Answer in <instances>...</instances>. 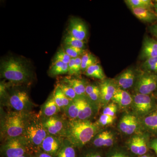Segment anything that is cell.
<instances>
[{
  "label": "cell",
  "instance_id": "6da1fadb",
  "mask_svg": "<svg viewBox=\"0 0 157 157\" xmlns=\"http://www.w3.org/2000/svg\"><path fill=\"white\" fill-rule=\"evenodd\" d=\"M1 142L9 138L23 135L33 111L20 112L1 110Z\"/></svg>",
  "mask_w": 157,
  "mask_h": 157
},
{
  "label": "cell",
  "instance_id": "7a4b0ae2",
  "mask_svg": "<svg viewBox=\"0 0 157 157\" xmlns=\"http://www.w3.org/2000/svg\"><path fill=\"white\" fill-rule=\"evenodd\" d=\"M99 127L90 120H68L64 138L76 148L80 149L98 134Z\"/></svg>",
  "mask_w": 157,
  "mask_h": 157
},
{
  "label": "cell",
  "instance_id": "3957f363",
  "mask_svg": "<svg viewBox=\"0 0 157 157\" xmlns=\"http://www.w3.org/2000/svg\"><path fill=\"white\" fill-rule=\"evenodd\" d=\"M1 76L10 82L17 85L27 83L30 79V72L19 59L10 57L2 62Z\"/></svg>",
  "mask_w": 157,
  "mask_h": 157
},
{
  "label": "cell",
  "instance_id": "277c9868",
  "mask_svg": "<svg viewBox=\"0 0 157 157\" xmlns=\"http://www.w3.org/2000/svg\"><path fill=\"white\" fill-rule=\"evenodd\" d=\"M48 135L39 113L34 112L23 135L26 140L31 154L41 150L42 142Z\"/></svg>",
  "mask_w": 157,
  "mask_h": 157
},
{
  "label": "cell",
  "instance_id": "5b68a950",
  "mask_svg": "<svg viewBox=\"0 0 157 157\" xmlns=\"http://www.w3.org/2000/svg\"><path fill=\"white\" fill-rule=\"evenodd\" d=\"M2 105L9 110L20 112L32 111L36 106L31 100L28 92L20 89L14 90L10 94H8Z\"/></svg>",
  "mask_w": 157,
  "mask_h": 157
},
{
  "label": "cell",
  "instance_id": "8992f818",
  "mask_svg": "<svg viewBox=\"0 0 157 157\" xmlns=\"http://www.w3.org/2000/svg\"><path fill=\"white\" fill-rule=\"evenodd\" d=\"M1 142L0 152L2 157H17L27 154H31L23 136L9 138Z\"/></svg>",
  "mask_w": 157,
  "mask_h": 157
},
{
  "label": "cell",
  "instance_id": "52a82bcc",
  "mask_svg": "<svg viewBox=\"0 0 157 157\" xmlns=\"http://www.w3.org/2000/svg\"><path fill=\"white\" fill-rule=\"evenodd\" d=\"M48 135L63 137L68 119L63 113H59L46 118H41Z\"/></svg>",
  "mask_w": 157,
  "mask_h": 157
},
{
  "label": "cell",
  "instance_id": "ba28073f",
  "mask_svg": "<svg viewBox=\"0 0 157 157\" xmlns=\"http://www.w3.org/2000/svg\"><path fill=\"white\" fill-rule=\"evenodd\" d=\"M132 108L137 115H147L152 110L154 103L149 95L136 94L133 98Z\"/></svg>",
  "mask_w": 157,
  "mask_h": 157
},
{
  "label": "cell",
  "instance_id": "9c48e42d",
  "mask_svg": "<svg viewBox=\"0 0 157 157\" xmlns=\"http://www.w3.org/2000/svg\"><path fill=\"white\" fill-rule=\"evenodd\" d=\"M157 87V75L145 74L140 76L135 85V90L138 94L149 95Z\"/></svg>",
  "mask_w": 157,
  "mask_h": 157
},
{
  "label": "cell",
  "instance_id": "30bf717a",
  "mask_svg": "<svg viewBox=\"0 0 157 157\" xmlns=\"http://www.w3.org/2000/svg\"><path fill=\"white\" fill-rule=\"evenodd\" d=\"M64 140L63 137L48 135L42 142L41 150L54 157H56L63 146Z\"/></svg>",
  "mask_w": 157,
  "mask_h": 157
},
{
  "label": "cell",
  "instance_id": "8fae6325",
  "mask_svg": "<svg viewBox=\"0 0 157 157\" xmlns=\"http://www.w3.org/2000/svg\"><path fill=\"white\" fill-rule=\"evenodd\" d=\"M68 32L69 35L81 41H84L87 36V29L85 25L78 18L70 20Z\"/></svg>",
  "mask_w": 157,
  "mask_h": 157
},
{
  "label": "cell",
  "instance_id": "7c38bea8",
  "mask_svg": "<svg viewBox=\"0 0 157 157\" xmlns=\"http://www.w3.org/2000/svg\"><path fill=\"white\" fill-rule=\"evenodd\" d=\"M38 113L41 118H46L62 113L55 101L53 93L42 104Z\"/></svg>",
  "mask_w": 157,
  "mask_h": 157
},
{
  "label": "cell",
  "instance_id": "4fadbf2b",
  "mask_svg": "<svg viewBox=\"0 0 157 157\" xmlns=\"http://www.w3.org/2000/svg\"><path fill=\"white\" fill-rule=\"evenodd\" d=\"M128 146L132 153L138 156L146 154L148 150L146 139L140 135H135L132 137L129 141Z\"/></svg>",
  "mask_w": 157,
  "mask_h": 157
},
{
  "label": "cell",
  "instance_id": "5bb4252c",
  "mask_svg": "<svg viewBox=\"0 0 157 157\" xmlns=\"http://www.w3.org/2000/svg\"><path fill=\"white\" fill-rule=\"evenodd\" d=\"M79 111L78 119L90 120L94 114L97 106L92 103L87 98H79Z\"/></svg>",
  "mask_w": 157,
  "mask_h": 157
},
{
  "label": "cell",
  "instance_id": "9a60e30c",
  "mask_svg": "<svg viewBox=\"0 0 157 157\" xmlns=\"http://www.w3.org/2000/svg\"><path fill=\"white\" fill-rule=\"evenodd\" d=\"M101 103L104 105L109 103L116 91V85L111 80H104L100 86Z\"/></svg>",
  "mask_w": 157,
  "mask_h": 157
},
{
  "label": "cell",
  "instance_id": "2e32d148",
  "mask_svg": "<svg viewBox=\"0 0 157 157\" xmlns=\"http://www.w3.org/2000/svg\"><path fill=\"white\" fill-rule=\"evenodd\" d=\"M137 121L135 116L128 114L124 115L120 121L119 128L124 134L132 135L137 128L138 125Z\"/></svg>",
  "mask_w": 157,
  "mask_h": 157
},
{
  "label": "cell",
  "instance_id": "e0dca14e",
  "mask_svg": "<svg viewBox=\"0 0 157 157\" xmlns=\"http://www.w3.org/2000/svg\"><path fill=\"white\" fill-rule=\"evenodd\" d=\"M155 57H157V41L145 37L143 42L140 58L146 60Z\"/></svg>",
  "mask_w": 157,
  "mask_h": 157
},
{
  "label": "cell",
  "instance_id": "ac0fdd59",
  "mask_svg": "<svg viewBox=\"0 0 157 157\" xmlns=\"http://www.w3.org/2000/svg\"><path fill=\"white\" fill-rule=\"evenodd\" d=\"M135 79V73L132 68L125 70L116 79L118 86L123 89H127L132 87Z\"/></svg>",
  "mask_w": 157,
  "mask_h": 157
},
{
  "label": "cell",
  "instance_id": "d6986e66",
  "mask_svg": "<svg viewBox=\"0 0 157 157\" xmlns=\"http://www.w3.org/2000/svg\"><path fill=\"white\" fill-rule=\"evenodd\" d=\"M93 144L97 147L112 146L114 142V137L112 133L106 131L98 133L93 138Z\"/></svg>",
  "mask_w": 157,
  "mask_h": 157
},
{
  "label": "cell",
  "instance_id": "ffe728a7",
  "mask_svg": "<svg viewBox=\"0 0 157 157\" xmlns=\"http://www.w3.org/2000/svg\"><path fill=\"white\" fill-rule=\"evenodd\" d=\"M111 100L113 102L117 104L121 107L125 108L132 104L133 98L128 92L118 89L117 90Z\"/></svg>",
  "mask_w": 157,
  "mask_h": 157
},
{
  "label": "cell",
  "instance_id": "44dd1931",
  "mask_svg": "<svg viewBox=\"0 0 157 157\" xmlns=\"http://www.w3.org/2000/svg\"><path fill=\"white\" fill-rule=\"evenodd\" d=\"M132 13L138 19L147 22L154 21L157 18L156 14L152 12L148 8H132Z\"/></svg>",
  "mask_w": 157,
  "mask_h": 157
},
{
  "label": "cell",
  "instance_id": "7402d4cb",
  "mask_svg": "<svg viewBox=\"0 0 157 157\" xmlns=\"http://www.w3.org/2000/svg\"><path fill=\"white\" fill-rule=\"evenodd\" d=\"M53 94L57 105L60 109L62 113H63L65 109L70 105L72 101L66 97L58 84L54 90Z\"/></svg>",
  "mask_w": 157,
  "mask_h": 157
},
{
  "label": "cell",
  "instance_id": "603a6c76",
  "mask_svg": "<svg viewBox=\"0 0 157 157\" xmlns=\"http://www.w3.org/2000/svg\"><path fill=\"white\" fill-rule=\"evenodd\" d=\"M63 82L73 87L78 98H85L86 85L84 81L79 78H66Z\"/></svg>",
  "mask_w": 157,
  "mask_h": 157
},
{
  "label": "cell",
  "instance_id": "cb8c5ba5",
  "mask_svg": "<svg viewBox=\"0 0 157 157\" xmlns=\"http://www.w3.org/2000/svg\"><path fill=\"white\" fill-rule=\"evenodd\" d=\"M86 94L87 99L96 106H98L101 102V93L99 86L94 84L87 85Z\"/></svg>",
  "mask_w": 157,
  "mask_h": 157
},
{
  "label": "cell",
  "instance_id": "d4e9b609",
  "mask_svg": "<svg viewBox=\"0 0 157 157\" xmlns=\"http://www.w3.org/2000/svg\"><path fill=\"white\" fill-rule=\"evenodd\" d=\"M79 111V98L71 102L63 114L69 120L78 119Z\"/></svg>",
  "mask_w": 157,
  "mask_h": 157
},
{
  "label": "cell",
  "instance_id": "484cf974",
  "mask_svg": "<svg viewBox=\"0 0 157 157\" xmlns=\"http://www.w3.org/2000/svg\"><path fill=\"white\" fill-rule=\"evenodd\" d=\"M76 148L64 138L63 144L56 157H77Z\"/></svg>",
  "mask_w": 157,
  "mask_h": 157
},
{
  "label": "cell",
  "instance_id": "4316f807",
  "mask_svg": "<svg viewBox=\"0 0 157 157\" xmlns=\"http://www.w3.org/2000/svg\"><path fill=\"white\" fill-rule=\"evenodd\" d=\"M85 75L88 77L103 80L105 79V75L102 67L100 64H95L88 68L85 71Z\"/></svg>",
  "mask_w": 157,
  "mask_h": 157
},
{
  "label": "cell",
  "instance_id": "83f0119b",
  "mask_svg": "<svg viewBox=\"0 0 157 157\" xmlns=\"http://www.w3.org/2000/svg\"><path fill=\"white\" fill-rule=\"evenodd\" d=\"M68 74V65L61 62H53L49 69L51 76H56L63 74Z\"/></svg>",
  "mask_w": 157,
  "mask_h": 157
},
{
  "label": "cell",
  "instance_id": "f1b7e54d",
  "mask_svg": "<svg viewBox=\"0 0 157 157\" xmlns=\"http://www.w3.org/2000/svg\"><path fill=\"white\" fill-rule=\"evenodd\" d=\"M96 57L90 53H84L81 57V71H85L89 67L97 63Z\"/></svg>",
  "mask_w": 157,
  "mask_h": 157
},
{
  "label": "cell",
  "instance_id": "f546056e",
  "mask_svg": "<svg viewBox=\"0 0 157 157\" xmlns=\"http://www.w3.org/2000/svg\"><path fill=\"white\" fill-rule=\"evenodd\" d=\"M58 85L66 97L71 101H74L78 98L75 90L70 85L63 82L58 83Z\"/></svg>",
  "mask_w": 157,
  "mask_h": 157
},
{
  "label": "cell",
  "instance_id": "4dcf8cb0",
  "mask_svg": "<svg viewBox=\"0 0 157 157\" xmlns=\"http://www.w3.org/2000/svg\"><path fill=\"white\" fill-rule=\"evenodd\" d=\"M143 124L149 130L157 131V113L145 117L143 120Z\"/></svg>",
  "mask_w": 157,
  "mask_h": 157
},
{
  "label": "cell",
  "instance_id": "1f68e13d",
  "mask_svg": "<svg viewBox=\"0 0 157 157\" xmlns=\"http://www.w3.org/2000/svg\"><path fill=\"white\" fill-rule=\"evenodd\" d=\"M125 2L131 9L136 8L149 9L153 6L152 1L149 0H127Z\"/></svg>",
  "mask_w": 157,
  "mask_h": 157
},
{
  "label": "cell",
  "instance_id": "d6a6232c",
  "mask_svg": "<svg viewBox=\"0 0 157 157\" xmlns=\"http://www.w3.org/2000/svg\"><path fill=\"white\" fill-rule=\"evenodd\" d=\"M64 43L65 45L67 46H72L81 49H83L85 48L84 42L83 41L76 39L69 34L65 37Z\"/></svg>",
  "mask_w": 157,
  "mask_h": 157
},
{
  "label": "cell",
  "instance_id": "836d02e7",
  "mask_svg": "<svg viewBox=\"0 0 157 157\" xmlns=\"http://www.w3.org/2000/svg\"><path fill=\"white\" fill-rule=\"evenodd\" d=\"M142 66L143 69L147 71L157 73V57L147 59Z\"/></svg>",
  "mask_w": 157,
  "mask_h": 157
},
{
  "label": "cell",
  "instance_id": "e575fe53",
  "mask_svg": "<svg viewBox=\"0 0 157 157\" xmlns=\"http://www.w3.org/2000/svg\"><path fill=\"white\" fill-rule=\"evenodd\" d=\"M71 59L65 52L64 49L61 48L59 49L56 54L54 58L53 62H61L65 63L68 64Z\"/></svg>",
  "mask_w": 157,
  "mask_h": 157
},
{
  "label": "cell",
  "instance_id": "d590c367",
  "mask_svg": "<svg viewBox=\"0 0 157 157\" xmlns=\"http://www.w3.org/2000/svg\"><path fill=\"white\" fill-rule=\"evenodd\" d=\"M65 52L71 58L75 59L79 57L80 56L84 53V49H81L72 47V46L65 45L64 48Z\"/></svg>",
  "mask_w": 157,
  "mask_h": 157
},
{
  "label": "cell",
  "instance_id": "8d00e7d4",
  "mask_svg": "<svg viewBox=\"0 0 157 157\" xmlns=\"http://www.w3.org/2000/svg\"><path fill=\"white\" fill-rule=\"evenodd\" d=\"M115 116L112 117L111 116L102 114L99 117L97 122L95 123L98 127L100 126H105L107 125L112 124L115 120Z\"/></svg>",
  "mask_w": 157,
  "mask_h": 157
},
{
  "label": "cell",
  "instance_id": "74e56055",
  "mask_svg": "<svg viewBox=\"0 0 157 157\" xmlns=\"http://www.w3.org/2000/svg\"><path fill=\"white\" fill-rule=\"evenodd\" d=\"M117 110V105L112 102L105 106L103 109V114L115 117Z\"/></svg>",
  "mask_w": 157,
  "mask_h": 157
},
{
  "label": "cell",
  "instance_id": "f35d334b",
  "mask_svg": "<svg viewBox=\"0 0 157 157\" xmlns=\"http://www.w3.org/2000/svg\"><path fill=\"white\" fill-rule=\"evenodd\" d=\"M107 157H132L126 152L121 150H114L109 151Z\"/></svg>",
  "mask_w": 157,
  "mask_h": 157
},
{
  "label": "cell",
  "instance_id": "ab89813d",
  "mask_svg": "<svg viewBox=\"0 0 157 157\" xmlns=\"http://www.w3.org/2000/svg\"><path fill=\"white\" fill-rule=\"evenodd\" d=\"M68 65V74L70 76L75 75V59L72 58Z\"/></svg>",
  "mask_w": 157,
  "mask_h": 157
},
{
  "label": "cell",
  "instance_id": "60d3db41",
  "mask_svg": "<svg viewBox=\"0 0 157 157\" xmlns=\"http://www.w3.org/2000/svg\"><path fill=\"white\" fill-rule=\"evenodd\" d=\"M75 59V75H78L81 71V58L78 57Z\"/></svg>",
  "mask_w": 157,
  "mask_h": 157
},
{
  "label": "cell",
  "instance_id": "b9f144b4",
  "mask_svg": "<svg viewBox=\"0 0 157 157\" xmlns=\"http://www.w3.org/2000/svg\"><path fill=\"white\" fill-rule=\"evenodd\" d=\"M82 157H103L102 154L99 152L90 151L85 153Z\"/></svg>",
  "mask_w": 157,
  "mask_h": 157
},
{
  "label": "cell",
  "instance_id": "7bdbcfd3",
  "mask_svg": "<svg viewBox=\"0 0 157 157\" xmlns=\"http://www.w3.org/2000/svg\"><path fill=\"white\" fill-rule=\"evenodd\" d=\"M32 157H54L51 155L46 153L42 150L39 151L37 153L32 155Z\"/></svg>",
  "mask_w": 157,
  "mask_h": 157
},
{
  "label": "cell",
  "instance_id": "ee69618b",
  "mask_svg": "<svg viewBox=\"0 0 157 157\" xmlns=\"http://www.w3.org/2000/svg\"><path fill=\"white\" fill-rule=\"evenodd\" d=\"M151 148L153 150L157 155V138L155 139L151 142L150 144Z\"/></svg>",
  "mask_w": 157,
  "mask_h": 157
},
{
  "label": "cell",
  "instance_id": "f6af8a7d",
  "mask_svg": "<svg viewBox=\"0 0 157 157\" xmlns=\"http://www.w3.org/2000/svg\"><path fill=\"white\" fill-rule=\"evenodd\" d=\"M150 31L151 34L157 38V24L151 26L150 28Z\"/></svg>",
  "mask_w": 157,
  "mask_h": 157
},
{
  "label": "cell",
  "instance_id": "bcb514c9",
  "mask_svg": "<svg viewBox=\"0 0 157 157\" xmlns=\"http://www.w3.org/2000/svg\"><path fill=\"white\" fill-rule=\"evenodd\" d=\"M17 157H32V155L30 154H27L24 155Z\"/></svg>",
  "mask_w": 157,
  "mask_h": 157
},
{
  "label": "cell",
  "instance_id": "7dc6e473",
  "mask_svg": "<svg viewBox=\"0 0 157 157\" xmlns=\"http://www.w3.org/2000/svg\"><path fill=\"white\" fill-rule=\"evenodd\" d=\"M141 157H154L152 156L151 155L145 154L143 155H141Z\"/></svg>",
  "mask_w": 157,
  "mask_h": 157
},
{
  "label": "cell",
  "instance_id": "c3c4849f",
  "mask_svg": "<svg viewBox=\"0 0 157 157\" xmlns=\"http://www.w3.org/2000/svg\"><path fill=\"white\" fill-rule=\"evenodd\" d=\"M154 7L155 8V10L156 13V15L157 16V3H156V4L154 5Z\"/></svg>",
  "mask_w": 157,
  "mask_h": 157
},
{
  "label": "cell",
  "instance_id": "681fc988",
  "mask_svg": "<svg viewBox=\"0 0 157 157\" xmlns=\"http://www.w3.org/2000/svg\"><path fill=\"white\" fill-rule=\"evenodd\" d=\"M155 2L156 3H157V1H155Z\"/></svg>",
  "mask_w": 157,
  "mask_h": 157
}]
</instances>
